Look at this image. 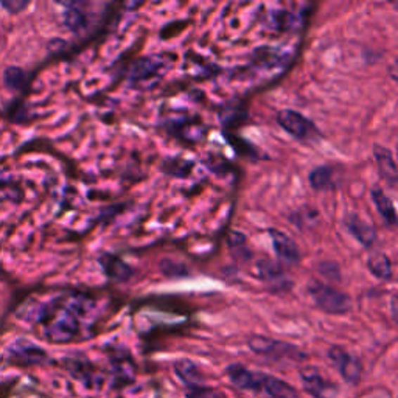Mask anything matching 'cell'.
Segmentation results:
<instances>
[{
    "label": "cell",
    "mask_w": 398,
    "mask_h": 398,
    "mask_svg": "<svg viewBox=\"0 0 398 398\" xmlns=\"http://www.w3.org/2000/svg\"><path fill=\"white\" fill-rule=\"evenodd\" d=\"M308 294L314 300L316 307L327 314L342 316L347 314L352 308V300L347 294L318 280L308 283Z\"/></svg>",
    "instance_id": "obj_1"
},
{
    "label": "cell",
    "mask_w": 398,
    "mask_h": 398,
    "mask_svg": "<svg viewBox=\"0 0 398 398\" xmlns=\"http://www.w3.org/2000/svg\"><path fill=\"white\" fill-rule=\"evenodd\" d=\"M249 349L259 357H264L269 359H291V361H302L305 359L307 355L299 347L288 342L277 341V339H271L267 336L254 335L248 339Z\"/></svg>",
    "instance_id": "obj_2"
},
{
    "label": "cell",
    "mask_w": 398,
    "mask_h": 398,
    "mask_svg": "<svg viewBox=\"0 0 398 398\" xmlns=\"http://www.w3.org/2000/svg\"><path fill=\"white\" fill-rule=\"evenodd\" d=\"M79 322L75 312L69 308L51 314L46 323V338L55 344H65L78 335Z\"/></svg>",
    "instance_id": "obj_3"
},
{
    "label": "cell",
    "mask_w": 398,
    "mask_h": 398,
    "mask_svg": "<svg viewBox=\"0 0 398 398\" xmlns=\"http://www.w3.org/2000/svg\"><path fill=\"white\" fill-rule=\"evenodd\" d=\"M277 123L290 136L302 140V142H313V140H318L321 137V132L316 128V124L307 119L304 114L294 109L280 110L277 114Z\"/></svg>",
    "instance_id": "obj_4"
},
{
    "label": "cell",
    "mask_w": 398,
    "mask_h": 398,
    "mask_svg": "<svg viewBox=\"0 0 398 398\" xmlns=\"http://www.w3.org/2000/svg\"><path fill=\"white\" fill-rule=\"evenodd\" d=\"M327 357L345 383L358 385L361 375H363V364L357 355H353L352 352L345 350L341 345H331Z\"/></svg>",
    "instance_id": "obj_5"
},
{
    "label": "cell",
    "mask_w": 398,
    "mask_h": 398,
    "mask_svg": "<svg viewBox=\"0 0 398 398\" xmlns=\"http://www.w3.org/2000/svg\"><path fill=\"white\" fill-rule=\"evenodd\" d=\"M299 377L302 381V386L307 392L314 397V398H333L336 394L335 385L323 377V375L318 371V367L314 366H307L302 367L299 371Z\"/></svg>",
    "instance_id": "obj_6"
},
{
    "label": "cell",
    "mask_w": 398,
    "mask_h": 398,
    "mask_svg": "<svg viewBox=\"0 0 398 398\" xmlns=\"http://www.w3.org/2000/svg\"><path fill=\"white\" fill-rule=\"evenodd\" d=\"M257 269L263 283H267L274 291H286L291 288V282L286 272L271 260H260L257 263Z\"/></svg>",
    "instance_id": "obj_7"
},
{
    "label": "cell",
    "mask_w": 398,
    "mask_h": 398,
    "mask_svg": "<svg viewBox=\"0 0 398 398\" xmlns=\"http://www.w3.org/2000/svg\"><path fill=\"white\" fill-rule=\"evenodd\" d=\"M269 237H271L272 248H274L276 254L280 260L288 264L299 263L300 260L299 248L290 235H286L285 232L277 231V229H269Z\"/></svg>",
    "instance_id": "obj_8"
},
{
    "label": "cell",
    "mask_w": 398,
    "mask_h": 398,
    "mask_svg": "<svg viewBox=\"0 0 398 398\" xmlns=\"http://www.w3.org/2000/svg\"><path fill=\"white\" fill-rule=\"evenodd\" d=\"M226 373H227V377H229L232 385L237 389L259 394L262 372L249 371V368L243 364H231L229 367H227Z\"/></svg>",
    "instance_id": "obj_9"
},
{
    "label": "cell",
    "mask_w": 398,
    "mask_h": 398,
    "mask_svg": "<svg viewBox=\"0 0 398 398\" xmlns=\"http://www.w3.org/2000/svg\"><path fill=\"white\" fill-rule=\"evenodd\" d=\"M344 224L347 227V231L363 246L371 248L373 243L377 241V231H375V227L371 223H367L363 217H359L358 213L355 212L347 213L344 219Z\"/></svg>",
    "instance_id": "obj_10"
},
{
    "label": "cell",
    "mask_w": 398,
    "mask_h": 398,
    "mask_svg": "<svg viewBox=\"0 0 398 398\" xmlns=\"http://www.w3.org/2000/svg\"><path fill=\"white\" fill-rule=\"evenodd\" d=\"M373 158L375 160H377V167H378V172H380L383 181H385L390 188H395L398 184V172H397L394 154L390 153V150L385 148V146L375 145Z\"/></svg>",
    "instance_id": "obj_11"
},
{
    "label": "cell",
    "mask_w": 398,
    "mask_h": 398,
    "mask_svg": "<svg viewBox=\"0 0 398 398\" xmlns=\"http://www.w3.org/2000/svg\"><path fill=\"white\" fill-rule=\"evenodd\" d=\"M259 394H264L269 398H300L296 387L291 386L290 383L263 372L260 378Z\"/></svg>",
    "instance_id": "obj_12"
},
{
    "label": "cell",
    "mask_w": 398,
    "mask_h": 398,
    "mask_svg": "<svg viewBox=\"0 0 398 398\" xmlns=\"http://www.w3.org/2000/svg\"><path fill=\"white\" fill-rule=\"evenodd\" d=\"M10 353H11V358L22 366L41 364L42 361L47 359L46 352H44L41 347H38V345H34L28 341H18L11 347Z\"/></svg>",
    "instance_id": "obj_13"
},
{
    "label": "cell",
    "mask_w": 398,
    "mask_h": 398,
    "mask_svg": "<svg viewBox=\"0 0 398 398\" xmlns=\"http://www.w3.org/2000/svg\"><path fill=\"white\" fill-rule=\"evenodd\" d=\"M173 371L176 373V377L186 385V387L205 385V378L201 367L193 363L191 359H178L173 364Z\"/></svg>",
    "instance_id": "obj_14"
},
{
    "label": "cell",
    "mask_w": 398,
    "mask_h": 398,
    "mask_svg": "<svg viewBox=\"0 0 398 398\" xmlns=\"http://www.w3.org/2000/svg\"><path fill=\"white\" fill-rule=\"evenodd\" d=\"M372 199H373L375 207H377L381 218L386 221V224L395 226L397 224V212H395L394 203L390 201V198L380 187H375V188H372Z\"/></svg>",
    "instance_id": "obj_15"
},
{
    "label": "cell",
    "mask_w": 398,
    "mask_h": 398,
    "mask_svg": "<svg viewBox=\"0 0 398 398\" xmlns=\"http://www.w3.org/2000/svg\"><path fill=\"white\" fill-rule=\"evenodd\" d=\"M110 367H113V375L115 381L120 385H128L136 378V366L132 364L131 358L124 357H110Z\"/></svg>",
    "instance_id": "obj_16"
},
{
    "label": "cell",
    "mask_w": 398,
    "mask_h": 398,
    "mask_svg": "<svg viewBox=\"0 0 398 398\" xmlns=\"http://www.w3.org/2000/svg\"><path fill=\"white\" fill-rule=\"evenodd\" d=\"M367 268L375 277L385 280V282H389L394 277L392 262L385 254H373L367 262Z\"/></svg>",
    "instance_id": "obj_17"
},
{
    "label": "cell",
    "mask_w": 398,
    "mask_h": 398,
    "mask_svg": "<svg viewBox=\"0 0 398 398\" xmlns=\"http://www.w3.org/2000/svg\"><path fill=\"white\" fill-rule=\"evenodd\" d=\"M68 10L64 13V20H65V25H68L72 32H81L83 28H86L87 25V19H86V14L84 11H81L78 8V5L75 4H68Z\"/></svg>",
    "instance_id": "obj_18"
},
{
    "label": "cell",
    "mask_w": 398,
    "mask_h": 398,
    "mask_svg": "<svg viewBox=\"0 0 398 398\" xmlns=\"http://www.w3.org/2000/svg\"><path fill=\"white\" fill-rule=\"evenodd\" d=\"M309 186L314 190H326L333 184V169L330 167H318L314 168L308 176Z\"/></svg>",
    "instance_id": "obj_19"
},
{
    "label": "cell",
    "mask_w": 398,
    "mask_h": 398,
    "mask_svg": "<svg viewBox=\"0 0 398 398\" xmlns=\"http://www.w3.org/2000/svg\"><path fill=\"white\" fill-rule=\"evenodd\" d=\"M103 263V268L108 272V276L114 277L117 280H124L131 276V269L127 267V264H123L119 259H114V257H109L108 262L101 260Z\"/></svg>",
    "instance_id": "obj_20"
},
{
    "label": "cell",
    "mask_w": 398,
    "mask_h": 398,
    "mask_svg": "<svg viewBox=\"0 0 398 398\" xmlns=\"http://www.w3.org/2000/svg\"><path fill=\"white\" fill-rule=\"evenodd\" d=\"M186 398H227V397L215 387L207 385H199V386L186 387Z\"/></svg>",
    "instance_id": "obj_21"
},
{
    "label": "cell",
    "mask_w": 398,
    "mask_h": 398,
    "mask_svg": "<svg viewBox=\"0 0 398 398\" xmlns=\"http://www.w3.org/2000/svg\"><path fill=\"white\" fill-rule=\"evenodd\" d=\"M4 81H5V86L8 87V89L19 91L25 83V72L18 68L6 69L5 75H4Z\"/></svg>",
    "instance_id": "obj_22"
},
{
    "label": "cell",
    "mask_w": 398,
    "mask_h": 398,
    "mask_svg": "<svg viewBox=\"0 0 398 398\" xmlns=\"http://www.w3.org/2000/svg\"><path fill=\"white\" fill-rule=\"evenodd\" d=\"M319 272L330 280H338V282L341 280V269L335 262H322L319 264Z\"/></svg>",
    "instance_id": "obj_23"
},
{
    "label": "cell",
    "mask_w": 398,
    "mask_h": 398,
    "mask_svg": "<svg viewBox=\"0 0 398 398\" xmlns=\"http://www.w3.org/2000/svg\"><path fill=\"white\" fill-rule=\"evenodd\" d=\"M4 6V8H6V10H10L11 13H19L20 10H24L25 6L28 5V2H2L0 4Z\"/></svg>",
    "instance_id": "obj_24"
},
{
    "label": "cell",
    "mask_w": 398,
    "mask_h": 398,
    "mask_svg": "<svg viewBox=\"0 0 398 398\" xmlns=\"http://www.w3.org/2000/svg\"><path fill=\"white\" fill-rule=\"evenodd\" d=\"M390 304H392V316L394 319H397V297L392 296V300H390Z\"/></svg>",
    "instance_id": "obj_25"
}]
</instances>
